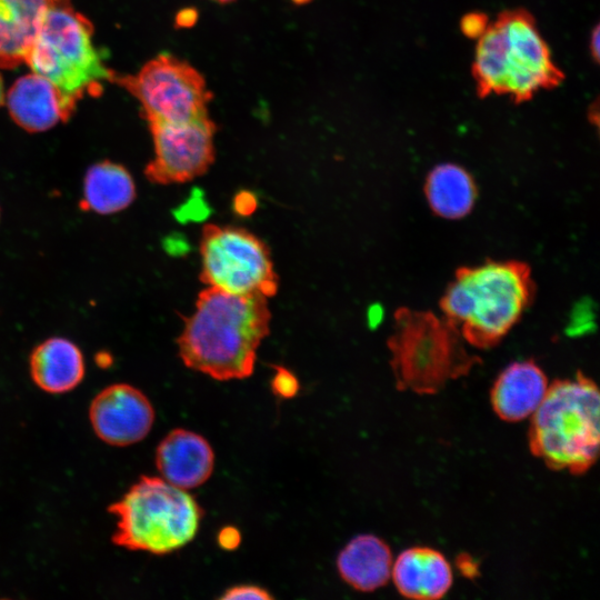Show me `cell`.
Returning a JSON list of instances; mask_svg holds the SVG:
<instances>
[{
	"label": "cell",
	"mask_w": 600,
	"mask_h": 600,
	"mask_svg": "<svg viewBox=\"0 0 600 600\" xmlns=\"http://www.w3.org/2000/svg\"><path fill=\"white\" fill-rule=\"evenodd\" d=\"M270 319L267 297L208 287L199 293L194 312L183 318L179 356L188 368L218 381L248 378Z\"/></svg>",
	"instance_id": "1"
},
{
	"label": "cell",
	"mask_w": 600,
	"mask_h": 600,
	"mask_svg": "<svg viewBox=\"0 0 600 600\" xmlns=\"http://www.w3.org/2000/svg\"><path fill=\"white\" fill-rule=\"evenodd\" d=\"M471 72L480 98L507 96L514 103L529 101L564 79L536 19L521 8L500 12L489 22L477 39Z\"/></svg>",
	"instance_id": "2"
},
{
	"label": "cell",
	"mask_w": 600,
	"mask_h": 600,
	"mask_svg": "<svg viewBox=\"0 0 600 600\" xmlns=\"http://www.w3.org/2000/svg\"><path fill=\"white\" fill-rule=\"evenodd\" d=\"M93 26L70 0H50L24 63L49 80L59 93L63 122L80 100L99 96L112 82L108 68L92 41Z\"/></svg>",
	"instance_id": "3"
},
{
	"label": "cell",
	"mask_w": 600,
	"mask_h": 600,
	"mask_svg": "<svg viewBox=\"0 0 600 600\" xmlns=\"http://www.w3.org/2000/svg\"><path fill=\"white\" fill-rule=\"evenodd\" d=\"M532 286L520 262H487L460 270L442 298L446 320L473 347L499 342L529 303Z\"/></svg>",
	"instance_id": "4"
},
{
	"label": "cell",
	"mask_w": 600,
	"mask_h": 600,
	"mask_svg": "<svg viewBox=\"0 0 600 600\" xmlns=\"http://www.w3.org/2000/svg\"><path fill=\"white\" fill-rule=\"evenodd\" d=\"M600 444V394L582 373L552 382L531 416V453L556 471L583 474L597 461Z\"/></svg>",
	"instance_id": "5"
},
{
	"label": "cell",
	"mask_w": 600,
	"mask_h": 600,
	"mask_svg": "<svg viewBox=\"0 0 600 600\" xmlns=\"http://www.w3.org/2000/svg\"><path fill=\"white\" fill-rule=\"evenodd\" d=\"M110 512L116 518V544L159 556L191 542L204 514L187 490L149 476L141 477Z\"/></svg>",
	"instance_id": "6"
},
{
	"label": "cell",
	"mask_w": 600,
	"mask_h": 600,
	"mask_svg": "<svg viewBox=\"0 0 600 600\" xmlns=\"http://www.w3.org/2000/svg\"><path fill=\"white\" fill-rule=\"evenodd\" d=\"M460 332L447 320L426 312L401 310L388 346L397 388L434 394L479 361L463 346Z\"/></svg>",
	"instance_id": "7"
},
{
	"label": "cell",
	"mask_w": 600,
	"mask_h": 600,
	"mask_svg": "<svg viewBox=\"0 0 600 600\" xmlns=\"http://www.w3.org/2000/svg\"><path fill=\"white\" fill-rule=\"evenodd\" d=\"M112 82L140 102L148 123H181L207 116L213 98L198 69L167 52L146 62L136 74L116 72Z\"/></svg>",
	"instance_id": "8"
},
{
	"label": "cell",
	"mask_w": 600,
	"mask_h": 600,
	"mask_svg": "<svg viewBox=\"0 0 600 600\" xmlns=\"http://www.w3.org/2000/svg\"><path fill=\"white\" fill-rule=\"evenodd\" d=\"M200 254V280L208 287L267 298L278 291V276L268 247L243 228L206 224Z\"/></svg>",
	"instance_id": "9"
},
{
	"label": "cell",
	"mask_w": 600,
	"mask_h": 600,
	"mask_svg": "<svg viewBox=\"0 0 600 600\" xmlns=\"http://www.w3.org/2000/svg\"><path fill=\"white\" fill-rule=\"evenodd\" d=\"M154 158L144 174L159 184L181 183L202 176L214 161L217 124L209 114L181 123H148Z\"/></svg>",
	"instance_id": "10"
},
{
	"label": "cell",
	"mask_w": 600,
	"mask_h": 600,
	"mask_svg": "<svg viewBox=\"0 0 600 600\" xmlns=\"http://www.w3.org/2000/svg\"><path fill=\"white\" fill-rule=\"evenodd\" d=\"M96 434L104 442L123 447L141 441L154 422V410L146 394L133 386L107 387L89 410Z\"/></svg>",
	"instance_id": "11"
},
{
	"label": "cell",
	"mask_w": 600,
	"mask_h": 600,
	"mask_svg": "<svg viewBox=\"0 0 600 600\" xmlns=\"http://www.w3.org/2000/svg\"><path fill=\"white\" fill-rule=\"evenodd\" d=\"M156 466L166 481L189 490L203 484L212 474L214 453L202 436L187 430H171L159 443Z\"/></svg>",
	"instance_id": "12"
},
{
	"label": "cell",
	"mask_w": 600,
	"mask_h": 600,
	"mask_svg": "<svg viewBox=\"0 0 600 600\" xmlns=\"http://www.w3.org/2000/svg\"><path fill=\"white\" fill-rule=\"evenodd\" d=\"M548 388V379L537 363L531 360L513 362L501 371L492 386V409L501 420H524L540 406Z\"/></svg>",
	"instance_id": "13"
},
{
	"label": "cell",
	"mask_w": 600,
	"mask_h": 600,
	"mask_svg": "<svg viewBox=\"0 0 600 600\" xmlns=\"http://www.w3.org/2000/svg\"><path fill=\"white\" fill-rule=\"evenodd\" d=\"M391 578L400 594L416 600L440 599L453 582L446 557L428 547L403 550L392 564Z\"/></svg>",
	"instance_id": "14"
},
{
	"label": "cell",
	"mask_w": 600,
	"mask_h": 600,
	"mask_svg": "<svg viewBox=\"0 0 600 600\" xmlns=\"http://www.w3.org/2000/svg\"><path fill=\"white\" fill-rule=\"evenodd\" d=\"M4 102L12 120L28 132H42L63 121L58 91L34 72L17 79Z\"/></svg>",
	"instance_id": "15"
},
{
	"label": "cell",
	"mask_w": 600,
	"mask_h": 600,
	"mask_svg": "<svg viewBox=\"0 0 600 600\" xmlns=\"http://www.w3.org/2000/svg\"><path fill=\"white\" fill-rule=\"evenodd\" d=\"M392 564L390 547L373 534L357 536L337 557L341 579L362 592L374 591L388 583Z\"/></svg>",
	"instance_id": "16"
},
{
	"label": "cell",
	"mask_w": 600,
	"mask_h": 600,
	"mask_svg": "<svg viewBox=\"0 0 600 600\" xmlns=\"http://www.w3.org/2000/svg\"><path fill=\"white\" fill-rule=\"evenodd\" d=\"M34 383L49 393H64L83 379L84 360L79 347L69 339L53 337L39 343L30 356Z\"/></svg>",
	"instance_id": "17"
},
{
	"label": "cell",
	"mask_w": 600,
	"mask_h": 600,
	"mask_svg": "<svg viewBox=\"0 0 600 600\" xmlns=\"http://www.w3.org/2000/svg\"><path fill=\"white\" fill-rule=\"evenodd\" d=\"M50 0H0V68L24 62Z\"/></svg>",
	"instance_id": "18"
},
{
	"label": "cell",
	"mask_w": 600,
	"mask_h": 600,
	"mask_svg": "<svg viewBox=\"0 0 600 600\" xmlns=\"http://www.w3.org/2000/svg\"><path fill=\"white\" fill-rule=\"evenodd\" d=\"M134 198V181L123 166L106 160L87 170L81 209L111 214L129 207Z\"/></svg>",
	"instance_id": "19"
},
{
	"label": "cell",
	"mask_w": 600,
	"mask_h": 600,
	"mask_svg": "<svg viewBox=\"0 0 600 600\" xmlns=\"http://www.w3.org/2000/svg\"><path fill=\"white\" fill-rule=\"evenodd\" d=\"M426 196L431 209L440 217L458 219L473 207L476 187L471 176L460 166L439 164L426 182Z\"/></svg>",
	"instance_id": "20"
},
{
	"label": "cell",
	"mask_w": 600,
	"mask_h": 600,
	"mask_svg": "<svg viewBox=\"0 0 600 600\" xmlns=\"http://www.w3.org/2000/svg\"><path fill=\"white\" fill-rule=\"evenodd\" d=\"M274 376L271 380L272 392L281 399H291L299 391V381L297 377L287 368L274 367Z\"/></svg>",
	"instance_id": "21"
},
{
	"label": "cell",
	"mask_w": 600,
	"mask_h": 600,
	"mask_svg": "<svg viewBox=\"0 0 600 600\" xmlns=\"http://www.w3.org/2000/svg\"><path fill=\"white\" fill-rule=\"evenodd\" d=\"M222 600H238V599H260L269 600L273 599L272 594L258 586L251 584H241L233 586L227 589L223 594L220 597Z\"/></svg>",
	"instance_id": "22"
},
{
	"label": "cell",
	"mask_w": 600,
	"mask_h": 600,
	"mask_svg": "<svg viewBox=\"0 0 600 600\" xmlns=\"http://www.w3.org/2000/svg\"><path fill=\"white\" fill-rule=\"evenodd\" d=\"M488 24V17L482 12H469L460 21L462 33L470 39H478Z\"/></svg>",
	"instance_id": "23"
},
{
	"label": "cell",
	"mask_w": 600,
	"mask_h": 600,
	"mask_svg": "<svg viewBox=\"0 0 600 600\" xmlns=\"http://www.w3.org/2000/svg\"><path fill=\"white\" fill-rule=\"evenodd\" d=\"M217 541L221 549L232 551L239 547L241 533L236 527L227 526L218 532Z\"/></svg>",
	"instance_id": "24"
},
{
	"label": "cell",
	"mask_w": 600,
	"mask_h": 600,
	"mask_svg": "<svg viewBox=\"0 0 600 600\" xmlns=\"http://www.w3.org/2000/svg\"><path fill=\"white\" fill-rule=\"evenodd\" d=\"M257 208V200L256 197L249 192L243 191L239 192L233 201V209L237 213L241 216H249Z\"/></svg>",
	"instance_id": "25"
},
{
	"label": "cell",
	"mask_w": 600,
	"mask_h": 600,
	"mask_svg": "<svg viewBox=\"0 0 600 600\" xmlns=\"http://www.w3.org/2000/svg\"><path fill=\"white\" fill-rule=\"evenodd\" d=\"M460 572L467 578H474L478 574V564L469 554H460L457 559Z\"/></svg>",
	"instance_id": "26"
},
{
	"label": "cell",
	"mask_w": 600,
	"mask_h": 600,
	"mask_svg": "<svg viewBox=\"0 0 600 600\" xmlns=\"http://www.w3.org/2000/svg\"><path fill=\"white\" fill-rule=\"evenodd\" d=\"M589 49L592 59L598 61L600 54V29L598 24L591 31Z\"/></svg>",
	"instance_id": "27"
},
{
	"label": "cell",
	"mask_w": 600,
	"mask_h": 600,
	"mask_svg": "<svg viewBox=\"0 0 600 600\" xmlns=\"http://www.w3.org/2000/svg\"><path fill=\"white\" fill-rule=\"evenodd\" d=\"M197 19V12L192 11L191 9L183 10L180 14H178L177 22L181 27L191 26Z\"/></svg>",
	"instance_id": "28"
},
{
	"label": "cell",
	"mask_w": 600,
	"mask_h": 600,
	"mask_svg": "<svg viewBox=\"0 0 600 600\" xmlns=\"http://www.w3.org/2000/svg\"><path fill=\"white\" fill-rule=\"evenodd\" d=\"M6 98L4 88H3V81L0 76V107L3 104Z\"/></svg>",
	"instance_id": "29"
},
{
	"label": "cell",
	"mask_w": 600,
	"mask_h": 600,
	"mask_svg": "<svg viewBox=\"0 0 600 600\" xmlns=\"http://www.w3.org/2000/svg\"><path fill=\"white\" fill-rule=\"evenodd\" d=\"M216 2H219V3H230V2H233L236 0H214Z\"/></svg>",
	"instance_id": "30"
},
{
	"label": "cell",
	"mask_w": 600,
	"mask_h": 600,
	"mask_svg": "<svg viewBox=\"0 0 600 600\" xmlns=\"http://www.w3.org/2000/svg\"><path fill=\"white\" fill-rule=\"evenodd\" d=\"M296 3H301V2H306L308 0H293Z\"/></svg>",
	"instance_id": "31"
}]
</instances>
